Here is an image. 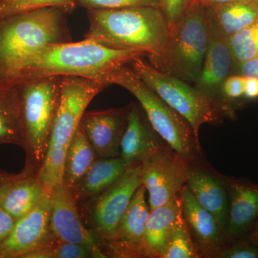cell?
<instances>
[{
    "label": "cell",
    "mask_w": 258,
    "mask_h": 258,
    "mask_svg": "<svg viewBox=\"0 0 258 258\" xmlns=\"http://www.w3.org/2000/svg\"><path fill=\"white\" fill-rule=\"evenodd\" d=\"M141 57L147 55L139 51L111 48L86 38L79 42L47 44L34 50L24 60L13 83L52 76L101 81L107 75Z\"/></svg>",
    "instance_id": "6da1fadb"
},
{
    "label": "cell",
    "mask_w": 258,
    "mask_h": 258,
    "mask_svg": "<svg viewBox=\"0 0 258 258\" xmlns=\"http://www.w3.org/2000/svg\"><path fill=\"white\" fill-rule=\"evenodd\" d=\"M89 27L85 38L111 48L160 55L169 42V24L161 9L131 7L88 10Z\"/></svg>",
    "instance_id": "7a4b0ae2"
},
{
    "label": "cell",
    "mask_w": 258,
    "mask_h": 258,
    "mask_svg": "<svg viewBox=\"0 0 258 258\" xmlns=\"http://www.w3.org/2000/svg\"><path fill=\"white\" fill-rule=\"evenodd\" d=\"M69 12L47 7L0 18V81L13 83L20 64L39 47L72 41Z\"/></svg>",
    "instance_id": "3957f363"
},
{
    "label": "cell",
    "mask_w": 258,
    "mask_h": 258,
    "mask_svg": "<svg viewBox=\"0 0 258 258\" xmlns=\"http://www.w3.org/2000/svg\"><path fill=\"white\" fill-rule=\"evenodd\" d=\"M169 30L165 50L160 55L148 57V61L159 71L185 82L196 83L210 40L206 8L194 0Z\"/></svg>",
    "instance_id": "277c9868"
},
{
    "label": "cell",
    "mask_w": 258,
    "mask_h": 258,
    "mask_svg": "<svg viewBox=\"0 0 258 258\" xmlns=\"http://www.w3.org/2000/svg\"><path fill=\"white\" fill-rule=\"evenodd\" d=\"M62 76L31 78L19 81L20 123L28 157L25 169L36 172L46 154L51 125L55 115Z\"/></svg>",
    "instance_id": "5b68a950"
},
{
    "label": "cell",
    "mask_w": 258,
    "mask_h": 258,
    "mask_svg": "<svg viewBox=\"0 0 258 258\" xmlns=\"http://www.w3.org/2000/svg\"><path fill=\"white\" fill-rule=\"evenodd\" d=\"M101 81L110 86L118 85L132 93L138 100L152 128L169 147L185 160L195 159L200 145L189 123L139 79L128 66L113 71Z\"/></svg>",
    "instance_id": "8992f818"
},
{
    "label": "cell",
    "mask_w": 258,
    "mask_h": 258,
    "mask_svg": "<svg viewBox=\"0 0 258 258\" xmlns=\"http://www.w3.org/2000/svg\"><path fill=\"white\" fill-rule=\"evenodd\" d=\"M141 57L128 64L136 75L174 110L190 125L199 140V132L205 123L218 119L212 100L198 88L175 76L155 69Z\"/></svg>",
    "instance_id": "52a82bcc"
},
{
    "label": "cell",
    "mask_w": 258,
    "mask_h": 258,
    "mask_svg": "<svg viewBox=\"0 0 258 258\" xmlns=\"http://www.w3.org/2000/svg\"><path fill=\"white\" fill-rule=\"evenodd\" d=\"M109 86L107 83L96 80L62 76L47 149L67 152L70 142L79 128L88 104L98 93Z\"/></svg>",
    "instance_id": "ba28073f"
},
{
    "label": "cell",
    "mask_w": 258,
    "mask_h": 258,
    "mask_svg": "<svg viewBox=\"0 0 258 258\" xmlns=\"http://www.w3.org/2000/svg\"><path fill=\"white\" fill-rule=\"evenodd\" d=\"M142 184L150 210L179 196L187 181L189 166L184 158L161 148L142 163Z\"/></svg>",
    "instance_id": "9c48e42d"
},
{
    "label": "cell",
    "mask_w": 258,
    "mask_h": 258,
    "mask_svg": "<svg viewBox=\"0 0 258 258\" xmlns=\"http://www.w3.org/2000/svg\"><path fill=\"white\" fill-rule=\"evenodd\" d=\"M50 193L46 191L31 212L17 220L0 242V258H24L35 249L57 243L50 228Z\"/></svg>",
    "instance_id": "30bf717a"
},
{
    "label": "cell",
    "mask_w": 258,
    "mask_h": 258,
    "mask_svg": "<svg viewBox=\"0 0 258 258\" xmlns=\"http://www.w3.org/2000/svg\"><path fill=\"white\" fill-rule=\"evenodd\" d=\"M142 184V164H139L129 167L98 198L93 207L92 218L95 230L102 240L113 235Z\"/></svg>",
    "instance_id": "8fae6325"
},
{
    "label": "cell",
    "mask_w": 258,
    "mask_h": 258,
    "mask_svg": "<svg viewBox=\"0 0 258 258\" xmlns=\"http://www.w3.org/2000/svg\"><path fill=\"white\" fill-rule=\"evenodd\" d=\"M50 195V228L56 242L82 244L89 247L96 257H107L83 225L73 190L62 182L52 189Z\"/></svg>",
    "instance_id": "7c38bea8"
},
{
    "label": "cell",
    "mask_w": 258,
    "mask_h": 258,
    "mask_svg": "<svg viewBox=\"0 0 258 258\" xmlns=\"http://www.w3.org/2000/svg\"><path fill=\"white\" fill-rule=\"evenodd\" d=\"M146 191L144 185H141L134 194L116 230L104 241L110 252L116 257L144 256V235L150 213V208L146 200Z\"/></svg>",
    "instance_id": "4fadbf2b"
},
{
    "label": "cell",
    "mask_w": 258,
    "mask_h": 258,
    "mask_svg": "<svg viewBox=\"0 0 258 258\" xmlns=\"http://www.w3.org/2000/svg\"><path fill=\"white\" fill-rule=\"evenodd\" d=\"M127 113L128 108L85 112L79 126L98 157H119Z\"/></svg>",
    "instance_id": "5bb4252c"
},
{
    "label": "cell",
    "mask_w": 258,
    "mask_h": 258,
    "mask_svg": "<svg viewBox=\"0 0 258 258\" xmlns=\"http://www.w3.org/2000/svg\"><path fill=\"white\" fill-rule=\"evenodd\" d=\"M230 196L226 234L235 240L252 230L258 221V186L233 181L230 185Z\"/></svg>",
    "instance_id": "9a60e30c"
},
{
    "label": "cell",
    "mask_w": 258,
    "mask_h": 258,
    "mask_svg": "<svg viewBox=\"0 0 258 258\" xmlns=\"http://www.w3.org/2000/svg\"><path fill=\"white\" fill-rule=\"evenodd\" d=\"M206 11L210 35L228 40L257 20L258 3L256 0H234L206 8Z\"/></svg>",
    "instance_id": "2e32d148"
},
{
    "label": "cell",
    "mask_w": 258,
    "mask_h": 258,
    "mask_svg": "<svg viewBox=\"0 0 258 258\" xmlns=\"http://www.w3.org/2000/svg\"><path fill=\"white\" fill-rule=\"evenodd\" d=\"M181 198L185 221L204 252H210L223 245L225 232L221 226L210 212L198 203L186 184L181 190Z\"/></svg>",
    "instance_id": "e0dca14e"
},
{
    "label": "cell",
    "mask_w": 258,
    "mask_h": 258,
    "mask_svg": "<svg viewBox=\"0 0 258 258\" xmlns=\"http://www.w3.org/2000/svg\"><path fill=\"white\" fill-rule=\"evenodd\" d=\"M183 215L181 194L169 203L150 210L144 235V256L161 257L171 231Z\"/></svg>",
    "instance_id": "ac0fdd59"
},
{
    "label": "cell",
    "mask_w": 258,
    "mask_h": 258,
    "mask_svg": "<svg viewBox=\"0 0 258 258\" xmlns=\"http://www.w3.org/2000/svg\"><path fill=\"white\" fill-rule=\"evenodd\" d=\"M162 148L144 124L138 108H128L127 121L120 142L119 156L129 166L142 164Z\"/></svg>",
    "instance_id": "d6986e66"
},
{
    "label": "cell",
    "mask_w": 258,
    "mask_h": 258,
    "mask_svg": "<svg viewBox=\"0 0 258 258\" xmlns=\"http://www.w3.org/2000/svg\"><path fill=\"white\" fill-rule=\"evenodd\" d=\"M233 62L228 40L210 35L201 74L195 83L197 88L211 98L212 95L222 91V84L230 75Z\"/></svg>",
    "instance_id": "ffe728a7"
},
{
    "label": "cell",
    "mask_w": 258,
    "mask_h": 258,
    "mask_svg": "<svg viewBox=\"0 0 258 258\" xmlns=\"http://www.w3.org/2000/svg\"><path fill=\"white\" fill-rule=\"evenodd\" d=\"M186 186L198 203L217 219L226 233L228 196L222 183L205 171L189 168Z\"/></svg>",
    "instance_id": "44dd1931"
},
{
    "label": "cell",
    "mask_w": 258,
    "mask_h": 258,
    "mask_svg": "<svg viewBox=\"0 0 258 258\" xmlns=\"http://www.w3.org/2000/svg\"><path fill=\"white\" fill-rule=\"evenodd\" d=\"M129 167L120 156L95 161L73 188L75 197L78 200L99 195L119 179Z\"/></svg>",
    "instance_id": "7402d4cb"
},
{
    "label": "cell",
    "mask_w": 258,
    "mask_h": 258,
    "mask_svg": "<svg viewBox=\"0 0 258 258\" xmlns=\"http://www.w3.org/2000/svg\"><path fill=\"white\" fill-rule=\"evenodd\" d=\"M46 191L36 172H28L15 181L5 195L0 207L17 221L31 212Z\"/></svg>",
    "instance_id": "603a6c76"
},
{
    "label": "cell",
    "mask_w": 258,
    "mask_h": 258,
    "mask_svg": "<svg viewBox=\"0 0 258 258\" xmlns=\"http://www.w3.org/2000/svg\"><path fill=\"white\" fill-rule=\"evenodd\" d=\"M0 144L23 146L20 98L15 83L0 81Z\"/></svg>",
    "instance_id": "cb8c5ba5"
},
{
    "label": "cell",
    "mask_w": 258,
    "mask_h": 258,
    "mask_svg": "<svg viewBox=\"0 0 258 258\" xmlns=\"http://www.w3.org/2000/svg\"><path fill=\"white\" fill-rule=\"evenodd\" d=\"M96 153L82 129H77L70 142L64 161L63 183L72 189L96 159Z\"/></svg>",
    "instance_id": "d4e9b609"
},
{
    "label": "cell",
    "mask_w": 258,
    "mask_h": 258,
    "mask_svg": "<svg viewBox=\"0 0 258 258\" xmlns=\"http://www.w3.org/2000/svg\"><path fill=\"white\" fill-rule=\"evenodd\" d=\"M198 254L190 237L184 215L171 231L161 258H195Z\"/></svg>",
    "instance_id": "484cf974"
},
{
    "label": "cell",
    "mask_w": 258,
    "mask_h": 258,
    "mask_svg": "<svg viewBox=\"0 0 258 258\" xmlns=\"http://www.w3.org/2000/svg\"><path fill=\"white\" fill-rule=\"evenodd\" d=\"M234 62H244L258 57V19L252 25L228 38Z\"/></svg>",
    "instance_id": "4316f807"
},
{
    "label": "cell",
    "mask_w": 258,
    "mask_h": 258,
    "mask_svg": "<svg viewBox=\"0 0 258 258\" xmlns=\"http://www.w3.org/2000/svg\"><path fill=\"white\" fill-rule=\"evenodd\" d=\"M77 0H1L0 18L47 7H59L71 11Z\"/></svg>",
    "instance_id": "83f0119b"
},
{
    "label": "cell",
    "mask_w": 258,
    "mask_h": 258,
    "mask_svg": "<svg viewBox=\"0 0 258 258\" xmlns=\"http://www.w3.org/2000/svg\"><path fill=\"white\" fill-rule=\"evenodd\" d=\"M76 6L82 7L87 10L119 9L131 7H153L161 9V0H77Z\"/></svg>",
    "instance_id": "f1b7e54d"
},
{
    "label": "cell",
    "mask_w": 258,
    "mask_h": 258,
    "mask_svg": "<svg viewBox=\"0 0 258 258\" xmlns=\"http://www.w3.org/2000/svg\"><path fill=\"white\" fill-rule=\"evenodd\" d=\"M88 257H96V255L89 247L82 244L57 242L47 249V258Z\"/></svg>",
    "instance_id": "f546056e"
},
{
    "label": "cell",
    "mask_w": 258,
    "mask_h": 258,
    "mask_svg": "<svg viewBox=\"0 0 258 258\" xmlns=\"http://www.w3.org/2000/svg\"><path fill=\"white\" fill-rule=\"evenodd\" d=\"M219 257L258 258V245L248 238L240 240L222 249Z\"/></svg>",
    "instance_id": "4dcf8cb0"
},
{
    "label": "cell",
    "mask_w": 258,
    "mask_h": 258,
    "mask_svg": "<svg viewBox=\"0 0 258 258\" xmlns=\"http://www.w3.org/2000/svg\"><path fill=\"white\" fill-rule=\"evenodd\" d=\"M194 0H161V10L169 24V30L172 28Z\"/></svg>",
    "instance_id": "1f68e13d"
},
{
    "label": "cell",
    "mask_w": 258,
    "mask_h": 258,
    "mask_svg": "<svg viewBox=\"0 0 258 258\" xmlns=\"http://www.w3.org/2000/svg\"><path fill=\"white\" fill-rule=\"evenodd\" d=\"M244 81L245 77L240 75L228 76L222 84V92L223 96L232 100L244 96Z\"/></svg>",
    "instance_id": "d6a6232c"
},
{
    "label": "cell",
    "mask_w": 258,
    "mask_h": 258,
    "mask_svg": "<svg viewBox=\"0 0 258 258\" xmlns=\"http://www.w3.org/2000/svg\"><path fill=\"white\" fill-rule=\"evenodd\" d=\"M15 223L14 217L0 207V242L9 235Z\"/></svg>",
    "instance_id": "836d02e7"
},
{
    "label": "cell",
    "mask_w": 258,
    "mask_h": 258,
    "mask_svg": "<svg viewBox=\"0 0 258 258\" xmlns=\"http://www.w3.org/2000/svg\"><path fill=\"white\" fill-rule=\"evenodd\" d=\"M237 64H239V74L240 76L258 79V57Z\"/></svg>",
    "instance_id": "e575fe53"
},
{
    "label": "cell",
    "mask_w": 258,
    "mask_h": 258,
    "mask_svg": "<svg viewBox=\"0 0 258 258\" xmlns=\"http://www.w3.org/2000/svg\"><path fill=\"white\" fill-rule=\"evenodd\" d=\"M244 96L248 99L258 98V79L245 77L244 81Z\"/></svg>",
    "instance_id": "d590c367"
},
{
    "label": "cell",
    "mask_w": 258,
    "mask_h": 258,
    "mask_svg": "<svg viewBox=\"0 0 258 258\" xmlns=\"http://www.w3.org/2000/svg\"><path fill=\"white\" fill-rule=\"evenodd\" d=\"M25 171H22L20 174H9L5 171L0 170V188L3 187L5 184L10 182V181H14V180L21 177L25 174Z\"/></svg>",
    "instance_id": "8d00e7d4"
},
{
    "label": "cell",
    "mask_w": 258,
    "mask_h": 258,
    "mask_svg": "<svg viewBox=\"0 0 258 258\" xmlns=\"http://www.w3.org/2000/svg\"><path fill=\"white\" fill-rule=\"evenodd\" d=\"M198 1L205 8H210V7L230 3V2L234 1V0H198Z\"/></svg>",
    "instance_id": "74e56055"
},
{
    "label": "cell",
    "mask_w": 258,
    "mask_h": 258,
    "mask_svg": "<svg viewBox=\"0 0 258 258\" xmlns=\"http://www.w3.org/2000/svg\"><path fill=\"white\" fill-rule=\"evenodd\" d=\"M25 174H24L22 176L25 175V174H28V172H30V171H29L28 170H27V169H25ZM21 177L18 178V179L14 180V181H10V182L8 183V184H5V186H3V187L0 188V204H1L2 201H3V198H4L5 195H6L7 192H8V191H9L10 188L12 187V186H13V185L14 184L15 181H18V180L19 179H20V178Z\"/></svg>",
    "instance_id": "f35d334b"
},
{
    "label": "cell",
    "mask_w": 258,
    "mask_h": 258,
    "mask_svg": "<svg viewBox=\"0 0 258 258\" xmlns=\"http://www.w3.org/2000/svg\"><path fill=\"white\" fill-rule=\"evenodd\" d=\"M247 238H248L251 242L258 245V226L254 227V228L251 230V232L249 234Z\"/></svg>",
    "instance_id": "ab89813d"
},
{
    "label": "cell",
    "mask_w": 258,
    "mask_h": 258,
    "mask_svg": "<svg viewBox=\"0 0 258 258\" xmlns=\"http://www.w3.org/2000/svg\"><path fill=\"white\" fill-rule=\"evenodd\" d=\"M258 226V221L257 222V223H256L255 226H254V227H257Z\"/></svg>",
    "instance_id": "60d3db41"
},
{
    "label": "cell",
    "mask_w": 258,
    "mask_h": 258,
    "mask_svg": "<svg viewBox=\"0 0 258 258\" xmlns=\"http://www.w3.org/2000/svg\"><path fill=\"white\" fill-rule=\"evenodd\" d=\"M256 1H257V3H258V0H256Z\"/></svg>",
    "instance_id": "b9f144b4"
},
{
    "label": "cell",
    "mask_w": 258,
    "mask_h": 258,
    "mask_svg": "<svg viewBox=\"0 0 258 258\" xmlns=\"http://www.w3.org/2000/svg\"><path fill=\"white\" fill-rule=\"evenodd\" d=\"M0 1H1V0H0Z\"/></svg>",
    "instance_id": "7bdbcfd3"
}]
</instances>
